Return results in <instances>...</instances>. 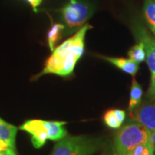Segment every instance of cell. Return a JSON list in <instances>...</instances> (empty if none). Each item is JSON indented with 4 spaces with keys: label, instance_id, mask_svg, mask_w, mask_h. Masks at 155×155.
<instances>
[{
    "label": "cell",
    "instance_id": "603a6c76",
    "mask_svg": "<svg viewBox=\"0 0 155 155\" xmlns=\"http://www.w3.org/2000/svg\"><path fill=\"white\" fill-rule=\"evenodd\" d=\"M0 155H5L4 153H0Z\"/></svg>",
    "mask_w": 155,
    "mask_h": 155
},
{
    "label": "cell",
    "instance_id": "6da1fadb",
    "mask_svg": "<svg viewBox=\"0 0 155 155\" xmlns=\"http://www.w3.org/2000/svg\"><path fill=\"white\" fill-rule=\"evenodd\" d=\"M91 28L90 25H85L75 35L55 48L46 61L42 71L38 76L49 73L61 76L71 75L84 53L86 32Z\"/></svg>",
    "mask_w": 155,
    "mask_h": 155
},
{
    "label": "cell",
    "instance_id": "ba28073f",
    "mask_svg": "<svg viewBox=\"0 0 155 155\" xmlns=\"http://www.w3.org/2000/svg\"><path fill=\"white\" fill-rule=\"evenodd\" d=\"M101 58L132 76H134L139 69V64L130 58L128 59V58L106 57V56H101Z\"/></svg>",
    "mask_w": 155,
    "mask_h": 155
},
{
    "label": "cell",
    "instance_id": "ffe728a7",
    "mask_svg": "<svg viewBox=\"0 0 155 155\" xmlns=\"http://www.w3.org/2000/svg\"><path fill=\"white\" fill-rule=\"evenodd\" d=\"M26 1L32 7V9L36 12L38 10V7H39V5H40V4L42 3V0H26Z\"/></svg>",
    "mask_w": 155,
    "mask_h": 155
},
{
    "label": "cell",
    "instance_id": "7402d4cb",
    "mask_svg": "<svg viewBox=\"0 0 155 155\" xmlns=\"http://www.w3.org/2000/svg\"><path fill=\"white\" fill-rule=\"evenodd\" d=\"M106 155H119V152H118V151L116 150L115 146H114V144H112L109 147V148H108V150L107 151V154H106Z\"/></svg>",
    "mask_w": 155,
    "mask_h": 155
},
{
    "label": "cell",
    "instance_id": "7c38bea8",
    "mask_svg": "<svg viewBox=\"0 0 155 155\" xmlns=\"http://www.w3.org/2000/svg\"><path fill=\"white\" fill-rule=\"evenodd\" d=\"M143 11L145 21L155 36V0H144Z\"/></svg>",
    "mask_w": 155,
    "mask_h": 155
},
{
    "label": "cell",
    "instance_id": "4fadbf2b",
    "mask_svg": "<svg viewBox=\"0 0 155 155\" xmlns=\"http://www.w3.org/2000/svg\"><path fill=\"white\" fill-rule=\"evenodd\" d=\"M142 95L143 90L141 85L136 81L135 78H133L130 91V100H129V107H128L129 112L134 109L140 104Z\"/></svg>",
    "mask_w": 155,
    "mask_h": 155
},
{
    "label": "cell",
    "instance_id": "ac0fdd59",
    "mask_svg": "<svg viewBox=\"0 0 155 155\" xmlns=\"http://www.w3.org/2000/svg\"><path fill=\"white\" fill-rule=\"evenodd\" d=\"M148 96L150 98L155 99V74L152 75L150 89L148 91Z\"/></svg>",
    "mask_w": 155,
    "mask_h": 155
},
{
    "label": "cell",
    "instance_id": "3957f363",
    "mask_svg": "<svg viewBox=\"0 0 155 155\" xmlns=\"http://www.w3.org/2000/svg\"><path fill=\"white\" fill-rule=\"evenodd\" d=\"M150 134V131L144 126L133 121L116 133L114 144L119 155H128L139 145L147 144Z\"/></svg>",
    "mask_w": 155,
    "mask_h": 155
},
{
    "label": "cell",
    "instance_id": "7a4b0ae2",
    "mask_svg": "<svg viewBox=\"0 0 155 155\" xmlns=\"http://www.w3.org/2000/svg\"><path fill=\"white\" fill-rule=\"evenodd\" d=\"M95 10L88 0H69L59 9L61 23L64 26V35H69L82 28Z\"/></svg>",
    "mask_w": 155,
    "mask_h": 155
},
{
    "label": "cell",
    "instance_id": "52a82bcc",
    "mask_svg": "<svg viewBox=\"0 0 155 155\" xmlns=\"http://www.w3.org/2000/svg\"><path fill=\"white\" fill-rule=\"evenodd\" d=\"M20 129L28 131L32 135V144L36 148L41 147L48 139L45 121L42 120H30L26 121L21 126Z\"/></svg>",
    "mask_w": 155,
    "mask_h": 155
},
{
    "label": "cell",
    "instance_id": "e0dca14e",
    "mask_svg": "<svg viewBox=\"0 0 155 155\" xmlns=\"http://www.w3.org/2000/svg\"><path fill=\"white\" fill-rule=\"evenodd\" d=\"M0 153H4L5 155H16L15 150L7 146L2 140H0Z\"/></svg>",
    "mask_w": 155,
    "mask_h": 155
},
{
    "label": "cell",
    "instance_id": "2e32d148",
    "mask_svg": "<svg viewBox=\"0 0 155 155\" xmlns=\"http://www.w3.org/2000/svg\"><path fill=\"white\" fill-rule=\"evenodd\" d=\"M154 150L148 144H142L137 146L128 155H154Z\"/></svg>",
    "mask_w": 155,
    "mask_h": 155
},
{
    "label": "cell",
    "instance_id": "8fae6325",
    "mask_svg": "<svg viewBox=\"0 0 155 155\" xmlns=\"http://www.w3.org/2000/svg\"><path fill=\"white\" fill-rule=\"evenodd\" d=\"M64 36V26L62 23H54L48 32V44L52 52L55 50L56 44Z\"/></svg>",
    "mask_w": 155,
    "mask_h": 155
},
{
    "label": "cell",
    "instance_id": "5bb4252c",
    "mask_svg": "<svg viewBox=\"0 0 155 155\" xmlns=\"http://www.w3.org/2000/svg\"><path fill=\"white\" fill-rule=\"evenodd\" d=\"M128 55L130 59H132L138 64L146 61V53L144 45L141 42H137V43L129 50Z\"/></svg>",
    "mask_w": 155,
    "mask_h": 155
},
{
    "label": "cell",
    "instance_id": "5b68a950",
    "mask_svg": "<svg viewBox=\"0 0 155 155\" xmlns=\"http://www.w3.org/2000/svg\"><path fill=\"white\" fill-rule=\"evenodd\" d=\"M132 31L137 41L144 45L147 65L152 75L155 74V37L140 22L134 23Z\"/></svg>",
    "mask_w": 155,
    "mask_h": 155
},
{
    "label": "cell",
    "instance_id": "8992f818",
    "mask_svg": "<svg viewBox=\"0 0 155 155\" xmlns=\"http://www.w3.org/2000/svg\"><path fill=\"white\" fill-rule=\"evenodd\" d=\"M133 121L141 124L150 131L155 130V99L144 101L129 112Z\"/></svg>",
    "mask_w": 155,
    "mask_h": 155
},
{
    "label": "cell",
    "instance_id": "9a60e30c",
    "mask_svg": "<svg viewBox=\"0 0 155 155\" xmlns=\"http://www.w3.org/2000/svg\"><path fill=\"white\" fill-rule=\"evenodd\" d=\"M104 122L106 125L111 129H119L121 127V123H120L119 120L116 119L114 109L108 110L104 114Z\"/></svg>",
    "mask_w": 155,
    "mask_h": 155
},
{
    "label": "cell",
    "instance_id": "277c9868",
    "mask_svg": "<svg viewBox=\"0 0 155 155\" xmlns=\"http://www.w3.org/2000/svg\"><path fill=\"white\" fill-rule=\"evenodd\" d=\"M103 144L101 138L68 137L55 145L51 155H91L99 150Z\"/></svg>",
    "mask_w": 155,
    "mask_h": 155
},
{
    "label": "cell",
    "instance_id": "d6986e66",
    "mask_svg": "<svg viewBox=\"0 0 155 155\" xmlns=\"http://www.w3.org/2000/svg\"><path fill=\"white\" fill-rule=\"evenodd\" d=\"M114 114H115L116 119L119 120L120 123L121 124L123 123L124 121L125 120V117H126L125 112L120 109H114Z\"/></svg>",
    "mask_w": 155,
    "mask_h": 155
},
{
    "label": "cell",
    "instance_id": "9c48e42d",
    "mask_svg": "<svg viewBox=\"0 0 155 155\" xmlns=\"http://www.w3.org/2000/svg\"><path fill=\"white\" fill-rule=\"evenodd\" d=\"M17 128L0 119V140L3 141L7 146L15 150V137Z\"/></svg>",
    "mask_w": 155,
    "mask_h": 155
},
{
    "label": "cell",
    "instance_id": "44dd1931",
    "mask_svg": "<svg viewBox=\"0 0 155 155\" xmlns=\"http://www.w3.org/2000/svg\"><path fill=\"white\" fill-rule=\"evenodd\" d=\"M148 144H150L155 151V130L150 133V137H149L148 140Z\"/></svg>",
    "mask_w": 155,
    "mask_h": 155
},
{
    "label": "cell",
    "instance_id": "30bf717a",
    "mask_svg": "<svg viewBox=\"0 0 155 155\" xmlns=\"http://www.w3.org/2000/svg\"><path fill=\"white\" fill-rule=\"evenodd\" d=\"M66 122L63 121H45V127L48 134V139L57 141L62 139L67 134V131L63 126Z\"/></svg>",
    "mask_w": 155,
    "mask_h": 155
}]
</instances>
